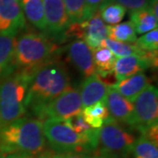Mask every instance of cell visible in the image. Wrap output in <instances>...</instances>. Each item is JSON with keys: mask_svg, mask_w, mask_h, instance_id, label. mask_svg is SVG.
<instances>
[{"mask_svg": "<svg viewBox=\"0 0 158 158\" xmlns=\"http://www.w3.org/2000/svg\"><path fill=\"white\" fill-rule=\"evenodd\" d=\"M58 47L46 34L26 32L16 38L13 69L14 70L33 75L56 54Z\"/></svg>", "mask_w": 158, "mask_h": 158, "instance_id": "3", "label": "cell"}, {"mask_svg": "<svg viewBox=\"0 0 158 158\" xmlns=\"http://www.w3.org/2000/svg\"><path fill=\"white\" fill-rule=\"evenodd\" d=\"M43 121L22 117L0 129V155L19 153L39 157L47 151Z\"/></svg>", "mask_w": 158, "mask_h": 158, "instance_id": "2", "label": "cell"}, {"mask_svg": "<svg viewBox=\"0 0 158 158\" xmlns=\"http://www.w3.org/2000/svg\"><path fill=\"white\" fill-rule=\"evenodd\" d=\"M135 141L133 134L109 117L98 129L96 150L105 158H129Z\"/></svg>", "mask_w": 158, "mask_h": 158, "instance_id": "6", "label": "cell"}, {"mask_svg": "<svg viewBox=\"0 0 158 158\" xmlns=\"http://www.w3.org/2000/svg\"><path fill=\"white\" fill-rule=\"evenodd\" d=\"M93 60L96 73L100 77H108L113 75L116 56L106 48L99 47L93 49Z\"/></svg>", "mask_w": 158, "mask_h": 158, "instance_id": "19", "label": "cell"}, {"mask_svg": "<svg viewBox=\"0 0 158 158\" xmlns=\"http://www.w3.org/2000/svg\"><path fill=\"white\" fill-rule=\"evenodd\" d=\"M16 35L0 34V79L14 70L12 62Z\"/></svg>", "mask_w": 158, "mask_h": 158, "instance_id": "17", "label": "cell"}, {"mask_svg": "<svg viewBox=\"0 0 158 158\" xmlns=\"http://www.w3.org/2000/svg\"><path fill=\"white\" fill-rule=\"evenodd\" d=\"M105 104L111 118L118 122L128 125L129 127L134 113V105L115 90L112 85H109L108 87Z\"/></svg>", "mask_w": 158, "mask_h": 158, "instance_id": "12", "label": "cell"}, {"mask_svg": "<svg viewBox=\"0 0 158 158\" xmlns=\"http://www.w3.org/2000/svg\"><path fill=\"white\" fill-rule=\"evenodd\" d=\"M43 155L48 158H90V156L85 153H57L47 150L45 153H43Z\"/></svg>", "mask_w": 158, "mask_h": 158, "instance_id": "30", "label": "cell"}, {"mask_svg": "<svg viewBox=\"0 0 158 158\" xmlns=\"http://www.w3.org/2000/svg\"><path fill=\"white\" fill-rule=\"evenodd\" d=\"M157 141L141 135L135 140L132 153L135 158H158Z\"/></svg>", "mask_w": 158, "mask_h": 158, "instance_id": "26", "label": "cell"}, {"mask_svg": "<svg viewBox=\"0 0 158 158\" xmlns=\"http://www.w3.org/2000/svg\"><path fill=\"white\" fill-rule=\"evenodd\" d=\"M83 105L79 89L69 86L46 106L38 114L40 119H54L65 121L82 112Z\"/></svg>", "mask_w": 158, "mask_h": 158, "instance_id": "8", "label": "cell"}, {"mask_svg": "<svg viewBox=\"0 0 158 158\" xmlns=\"http://www.w3.org/2000/svg\"><path fill=\"white\" fill-rule=\"evenodd\" d=\"M69 24L81 23L91 17L85 0H63Z\"/></svg>", "mask_w": 158, "mask_h": 158, "instance_id": "25", "label": "cell"}, {"mask_svg": "<svg viewBox=\"0 0 158 158\" xmlns=\"http://www.w3.org/2000/svg\"><path fill=\"white\" fill-rule=\"evenodd\" d=\"M31 75L13 70L0 79V129L27 113L25 98Z\"/></svg>", "mask_w": 158, "mask_h": 158, "instance_id": "4", "label": "cell"}, {"mask_svg": "<svg viewBox=\"0 0 158 158\" xmlns=\"http://www.w3.org/2000/svg\"><path fill=\"white\" fill-rule=\"evenodd\" d=\"M65 122L76 133H77V134L81 135L87 137L93 143V145L96 147L97 149L98 129L91 127L90 125L85 121V119L83 117L82 113L74 115L71 118L65 120Z\"/></svg>", "mask_w": 158, "mask_h": 158, "instance_id": "24", "label": "cell"}, {"mask_svg": "<svg viewBox=\"0 0 158 158\" xmlns=\"http://www.w3.org/2000/svg\"><path fill=\"white\" fill-rule=\"evenodd\" d=\"M157 66V52H147L144 56L118 57L115 60L113 75L115 79L121 81L143 70Z\"/></svg>", "mask_w": 158, "mask_h": 158, "instance_id": "9", "label": "cell"}, {"mask_svg": "<svg viewBox=\"0 0 158 158\" xmlns=\"http://www.w3.org/2000/svg\"><path fill=\"white\" fill-rule=\"evenodd\" d=\"M81 23L84 41L91 50L99 48L102 41L108 38V26L103 21L99 11L95 12L87 20Z\"/></svg>", "mask_w": 158, "mask_h": 158, "instance_id": "14", "label": "cell"}, {"mask_svg": "<svg viewBox=\"0 0 158 158\" xmlns=\"http://www.w3.org/2000/svg\"><path fill=\"white\" fill-rule=\"evenodd\" d=\"M68 56L72 64L85 77L97 74L92 50L84 40L72 41L69 45Z\"/></svg>", "mask_w": 158, "mask_h": 158, "instance_id": "13", "label": "cell"}, {"mask_svg": "<svg viewBox=\"0 0 158 158\" xmlns=\"http://www.w3.org/2000/svg\"><path fill=\"white\" fill-rule=\"evenodd\" d=\"M24 16L40 31H46L43 0H20Z\"/></svg>", "mask_w": 158, "mask_h": 158, "instance_id": "18", "label": "cell"}, {"mask_svg": "<svg viewBox=\"0 0 158 158\" xmlns=\"http://www.w3.org/2000/svg\"><path fill=\"white\" fill-rule=\"evenodd\" d=\"M38 158H48V157H47V156H44V155L42 154V155H40V156Z\"/></svg>", "mask_w": 158, "mask_h": 158, "instance_id": "33", "label": "cell"}, {"mask_svg": "<svg viewBox=\"0 0 158 158\" xmlns=\"http://www.w3.org/2000/svg\"><path fill=\"white\" fill-rule=\"evenodd\" d=\"M43 132L46 141L54 152L88 154L96 150V147L87 137L76 133L65 121L46 119Z\"/></svg>", "mask_w": 158, "mask_h": 158, "instance_id": "5", "label": "cell"}, {"mask_svg": "<svg viewBox=\"0 0 158 158\" xmlns=\"http://www.w3.org/2000/svg\"><path fill=\"white\" fill-rule=\"evenodd\" d=\"M130 21L138 34H144L157 28L158 18L148 8L130 12Z\"/></svg>", "mask_w": 158, "mask_h": 158, "instance_id": "20", "label": "cell"}, {"mask_svg": "<svg viewBox=\"0 0 158 158\" xmlns=\"http://www.w3.org/2000/svg\"><path fill=\"white\" fill-rule=\"evenodd\" d=\"M137 47L145 52L158 51V29L156 28L144 34L135 42Z\"/></svg>", "mask_w": 158, "mask_h": 158, "instance_id": "28", "label": "cell"}, {"mask_svg": "<svg viewBox=\"0 0 158 158\" xmlns=\"http://www.w3.org/2000/svg\"><path fill=\"white\" fill-rule=\"evenodd\" d=\"M0 158H35L31 156L19 154V153H11V154H4L0 155Z\"/></svg>", "mask_w": 158, "mask_h": 158, "instance_id": "32", "label": "cell"}, {"mask_svg": "<svg viewBox=\"0 0 158 158\" xmlns=\"http://www.w3.org/2000/svg\"><path fill=\"white\" fill-rule=\"evenodd\" d=\"M148 85H150V79L143 72H140L121 81H118L112 86L127 100L133 103L137 96Z\"/></svg>", "mask_w": 158, "mask_h": 158, "instance_id": "16", "label": "cell"}, {"mask_svg": "<svg viewBox=\"0 0 158 158\" xmlns=\"http://www.w3.org/2000/svg\"><path fill=\"white\" fill-rule=\"evenodd\" d=\"M100 47L106 48L116 57H125L129 56H144L147 52L141 50L135 44L116 41L107 38L101 42Z\"/></svg>", "mask_w": 158, "mask_h": 158, "instance_id": "23", "label": "cell"}, {"mask_svg": "<svg viewBox=\"0 0 158 158\" xmlns=\"http://www.w3.org/2000/svg\"><path fill=\"white\" fill-rule=\"evenodd\" d=\"M152 0H110L109 3H116L122 6L130 12L147 9L149 7ZM108 4V3H107Z\"/></svg>", "mask_w": 158, "mask_h": 158, "instance_id": "29", "label": "cell"}, {"mask_svg": "<svg viewBox=\"0 0 158 158\" xmlns=\"http://www.w3.org/2000/svg\"><path fill=\"white\" fill-rule=\"evenodd\" d=\"M46 32L62 40L64 31L69 26L63 0H43Z\"/></svg>", "mask_w": 158, "mask_h": 158, "instance_id": "10", "label": "cell"}, {"mask_svg": "<svg viewBox=\"0 0 158 158\" xmlns=\"http://www.w3.org/2000/svg\"><path fill=\"white\" fill-rule=\"evenodd\" d=\"M82 115L91 127L99 129L110 117L105 102H98L82 109Z\"/></svg>", "mask_w": 158, "mask_h": 158, "instance_id": "21", "label": "cell"}, {"mask_svg": "<svg viewBox=\"0 0 158 158\" xmlns=\"http://www.w3.org/2000/svg\"><path fill=\"white\" fill-rule=\"evenodd\" d=\"M25 24L20 0H0V34L16 35Z\"/></svg>", "mask_w": 158, "mask_h": 158, "instance_id": "11", "label": "cell"}, {"mask_svg": "<svg viewBox=\"0 0 158 158\" xmlns=\"http://www.w3.org/2000/svg\"><path fill=\"white\" fill-rule=\"evenodd\" d=\"M127 10L116 3H108L99 10L101 19L108 25H116L120 22L126 15Z\"/></svg>", "mask_w": 158, "mask_h": 158, "instance_id": "27", "label": "cell"}, {"mask_svg": "<svg viewBox=\"0 0 158 158\" xmlns=\"http://www.w3.org/2000/svg\"><path fill=\"white\" fill-rule=\"evenodd\" d=\"M158 122L157 88L150 85L134 101V113L129 127L141 134Z\"/></svg>", "mask_w": 158, "mask_h": 158, "instance_id": "7", "label": "cell"}, {"mask_svg": "<svg viewBox=\"0 0 158 158\" xmlns=\"http://www.w3.org/2000/svg\"><path fill=\"white\" fill-rule=\"evenodd\" d=\"M108 38L116 41L135 43L137 40V34L131 21L108 26Z\"/></svg>", "mask_w": 158, "mask_h": 158, "instance_id": "22", "label": "cell"}, {"mask_svg": "<svg viewBox=\"0 0 158 158\" xmlns=\"http://www.w3.org/2000/svg\"><path fill=\"white\" fill-rule=\"evenodd\" d=\"M110 0H85L86 5L90 11V15L92 16L95 12L98 11L105 5L109 3Z\"/></svg>", "mask_w": 158, "mask_h": 158, "instance_id": "31", "label": "cell"}, {"mask_svg": "<svg viewBox=\"0 0 158 158\" xmlns=\"http://www.w3.org/2000/svg\"><path fill=\"white\" fill-rule=\"evenodd\" d=\"M108 87L109 85H106L98 74L86 77L79 89L83 107L89 106L98 102H105Z\"/></svg>", "mask_w": 158, "mask_h": 158, "instance_id": "15", "label": "cell"}, {"mask_svg": "<svg viewBox=\"0 0 158 158\" xmlns=\"http://www.w3.org/2000/svg\"><path fill=\"white\" fill-rule=\"evenodd\" d=\"M70 86L64 64L53 59L38 68L31 76L25 98L26 109L38 116L41 109Z\"/></svg>", "mask_w": 158, "mask_h": 158, "instance_id": "1", "label": "cell"}, {"mask_svg": "<svg viewBox=\"0 0 158 158\" xmlns=\"http://www.w3.org/2000/svg\"><path fill=\"white\" fill-rule=\"evenodd\" d=\"M90 158H105L101 156H94V157H90Z\"/></svg>", "mask_w": 158, "mask_h": 158, "instance_id": "34", "label": "cell"}]
</instances>
